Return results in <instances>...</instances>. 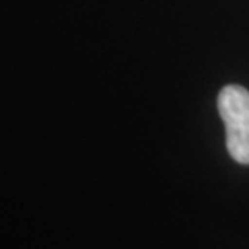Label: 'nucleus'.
Here are the masks:
<instances>
[{
    "label": "nucleus",
    "instance_id": "obj_1",
    "mask_svg": "<svg viewBox=\"0 0 249 249\" xmlns=\"http://www.w3.org/2000/svg\"><path fill=\"white\" fill-rule=\"evenodd\" d=\"M218 109L225 124V142L232 159L249 164V90L227 85L218 94Z\"/></svg>",
    "mask_w": 249,
    "mask_h": 249
}]
</instances>
